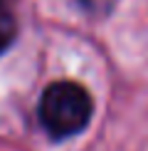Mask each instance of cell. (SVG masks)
<instances>
[{
    "instance_id": "6da1fadb",
    "label": "cell",
    "mask_w": 148,
    "mask_h": 151,
    "mask_svg": "<svg viewBox=\"0 0 148 151\" xmlns=\"http://www.w3.org/2000/svg\"><path fill=\"white\" fill-rule=\"evenodd\" d=\"M91 97L74 82H54L40 99V122L54 139L79 134L91 119Z\"/></svg>"
},
{
    "instance_id": "7a4b0ae2",
    "label": "cell",
    "mask_w": 148,
    "mask_h": 151,
    "mask_svg": "<svg viewBox=\"0 0 148 151\" xmlns=\"http://www.w3.org/2000/svg\"><path fill=\"white\" fill-rule=\"evenodd\" d=\"M15 15H12L8 0H0V52H5V50L10 47V42L15 40Z\"/></svg>"
},
{
    "instance_id": "3957f363",
    "label": "cell",
    "mask_w": 148,
    "mask_h": 151,
    "mask_svg": "<svg viewBox=\"0 0 148 151\" xmlns=\"http://www.w3.org/2000/svg\"><path fill=\"white\" fill-rule=\"evenodd\" d=\"M74 3L89 15H106L114 8V0H74Z\"/></svg>"
}]
</instances>
